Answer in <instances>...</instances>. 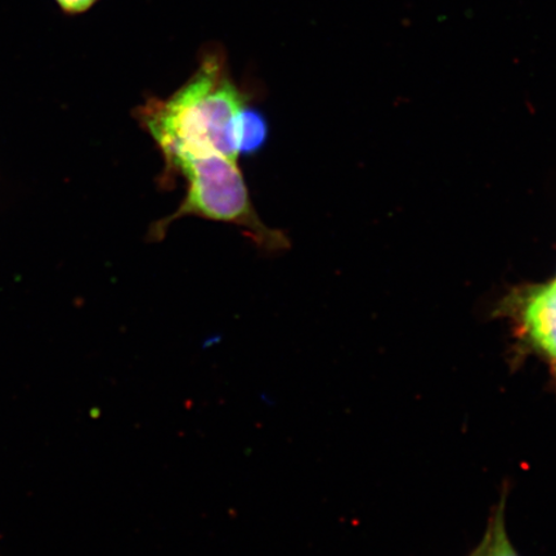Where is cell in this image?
Here are the masks:
<instances>
[{
    "label": "cell",
    "instance_id": "cell-1",
    "mask_svg": "<svg viewBox=\"0 0 556 556\" xmlns=\"http://www.w3.org/2000/svg\"><path fill=\"white\" fill-rule=\"evenodd\" d=\"M245 106L225 54L211 52L185 86L168 99L146 101L136 117L162 151L168 176L186 159L224 155L238 162V123Z\"/></svg>",
    "mask_w": 556,
    "mask_h": 556
},
{
    "label": "cell",
    "instance_id": "cell-2",
    "mask_svg": "<svg viewBox=\"0 0 556 556\" xmlns=\"http://www.w3.org/2000/svg\"><path fill=\"white\" fill-rule=\"evenodd\" d=\"M172 174L186 179L187 193L176 213L156 222L149 238L163 239L174 222L200 217L233 225L242 229L256 245L268 252L288 249L290 242L281 231L263 224L252 203L245 179L236 160L224 155L186 159L174 166Z\"/></svg>",
    "mask_w": 556,
    "mask_h": 556
},
{
    "label": "cell",
    "instance_id": "cell-3",
    "mask_svg": "<svg viewBox=\"0 0 556 556\" xmlns=\"http://www.w3.org/2000/svg\"><path fill=\"white\" fill-rule=\"evenodd\" d=\"M511 309L521 338L546 361L556 384V281L520 291Z\"/></svg>",
    "mask_w": 556,
    "mask_h": 556
},
{
    "label": "cell",
    "instance_id": "cell-4",
    "mask_svg": "<svg viewBox=\"0 0 556 556\" xmlns=\"http://www.w3.org/2000/svg\"><path fill=\"white\" fill-rule=\"evenodd\" d=\"M268 138V123L260 111L249 104L241 111L238 123L239 155H253L258 152Z\"/></svg>",
    "mask_w": 556,
    "mask_h": 556
},
{
    "label": "cell",
    "instance_id": "cell-5",
    "mask_svg": "<svg viewBox=\"0 0 556 556\" xmlns=\"http://www.w3.org/2000/svg\"><path fill=\"white\" fill-rule=\"evenodd\" d=\"M486 532L490 539V556H520L506 531L505 496L500 502Z\"/></svg>",
    "mask_w": 556,
    "mask_h": 556
},
{
    "label": "cell",
    "instance_id": "cell-6",
    "mask_svg": "<svg viewBox=\"0 0 556 556\" xmlns=\"http://www.w3.org/2000/svg\"><path fill=\"white\" fill-rule=\"evenodd\" d=\"M97 0H55L60 9L67 15H80L92 9Z\"/></svg>",
    "mask_w": 556,
    "mask_h": 556
},
{
    "label": "cell",
    "instance_id": "cell-7",
    "mask_svg": "<svg viewBox=\"0 0 556 556\" xmlns=\"http://www.w3.org/2000/svg\"><path fill=\"white\" fill-rule=\"evenodd\" d=\"M469 556H490V539H489V532H485L484 538L476 547V551H472Z\"/></svg>",
    "mask_w": 556,
    "mask_h": 556
}]
</instances>
